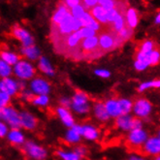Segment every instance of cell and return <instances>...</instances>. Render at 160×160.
Wrapping results in <instances>:
<instances>
[{
  "label": "cell",
  "mask_w": 160,
  "mask_h": 160,
  "mask_svg": "<svg viewBox=\"0 0 160 160\" xmlns=\"http://www.w3.org/2000/svg\"><path fill=\"white\" fill-rule=\"evenodd\" d=\"M98 37H99V48L103 52H111L123 44V41L119 38L118 34H115L111 31L100 33Z\"/></svg>",
  "instance_id": "6da1fadb"
},
{
  "label": "cell",
  "mask_w": 160,
  "mask_h": 160,
  "mask_svg": "<svg viewBox=\"0 0 160 160\" xmlns=\"http://www.w3.org/2000/svg\"><path fill=\"white\" fill-rule=\"evenodd\" d=\"M0 116L3 120L10 125L13 129H18L22 126L21 115L18 114L17 111L12 107H4L0 110Z\"/></svg>",
  "instance_id": "7a4b0ae2"
},
{
  "label": "cell",
  "mask_w": 160,
  "mask_h": 160,
  "mask_svg": "<svg viewBox=\"0 0 160 160\" xmlns=\"http://www.w3.org/2000/svg\"><path fill=\"white\" fill-rule=\"evenodd\" d=\"M147 132H145L142 129H136V130H132L128 135V145L136 149L137 152H143V148H141L144 144H146L147 142Z\"/></svg>",
  "instance_id": "3957f363"
},
{
  "label": "cell",
  "mask_w": 160,
  "mask_h": 160,
  "mask_svg": "<svg viewBox=\"0 0 160 160\" xmlns=\"http://www.w3.org/2000/svg\"><path fill=\"white\" fill-rule=\"evenodd\" d=\"M72 107L74 111H76L79 114H84L89 110L88 106V97L84 92L81 90H77L73 97Z\"/></svg>",
  "instance_id": "277c9868"
},
{
  "label": "cell",
  "mask_w": 160,
  "mask_h": 160,
  "mask_svg": "<svg viewBox=\"0 0 160 160\" xmlns=\"http://www.w3.org/2000/svg\"><path fill=\"white\" fill-rule=\"evenodd\" d=\"M14 72L18 78L24 79V80L31 79L35 74V70L32 65L24 60L18 61L15 65Z\"/></svg>",
  "instance_id": "5b68a950"
},
{
  "label": "cell",
  "mask_w": 160,
  "mask_h": 160,
  "mask_svg": "<svg viewBox=\"0 0 160 160\" xmlns=\"http://www.w3.org/2000/svg\"><path fill=\"white\" fill-rule=\"evenodd\" d=\"M24 152L30 157H32L34 159H37V160H43L47 156L46 150L43 148H41L40 146L31 142V141H28V142L25 143Z\"/></svg>",
  "instance_id": "8992f818"
},
{
  "label": "cell",
  "mask_w": 160,
  "mask_h": 160,
  "mask_svg": "<svg viewBox=\"0 0 160 160\" xmlns=\"http://www.w3.org/2000/svg\"><path fill=\"white\" fill-rule=\"evenodd\" d=\"M12 32L16 38L22 43L23 47H30L34 45V40L32 38V36L29 34V32H27L25 29H23V28L16 25L14 26Z\"/></svg>",
  "instance_id": "52a82bcc"
},
{
  "label": "cell",
  "mask_w": 160,
  "mask_h": 160,
  "mask_svg": "<svg viewBox=\"0 0 160 160\" xmlns=\"http://www.w3.org/2000/svg\"><path fill=\"white\" fill-rule=\"evenodd\" d=\"M134 114L139 118H146L152 111V104L147 99H139L133 106Z\"/></svg>",
  "instance_id": "ba28073f"
},
{
  "label": "cell",
  "mask_w": 160,
  "mask_h": 160,
  "mask_svg": "<svg viewBox=\"0 0 160 160\" xmlns=\"http://www.w3.org/2000/svg\"><path fill=\"white\" fill-rule=\"evenodd\" d=\"M31 89L38 95H47L50 92V84L42 78H36L31 82Z\"/></svg>",
  "instance_id": "9c48e42d"
},
{
  "label": "cell",
  "mask_w": 160,
  "mask_h": 160,
  "mask_svg": "<svg viewBox=\"0 0 160 160\" xmlns=\"http://www.w3.org/2000/svg\"><path fill=\"white\" fill-rule=\"evenodd\" d=\"M143 152L146 154H158L160 153V138L152 137L144 145Z\"/></svg>",
  "instance_id": "30bf717a"
},
{
  "label": "cell",
  "mask_w": 160,
  "mask_h": 160,
  "mask_svg": "<svg viewBox=\"0 0 160 160\" xmlns=\"http://www.w3.org/2000/svg\"><path fill=\"white\" fill-rule=\"evenodd\" d=\"M70 12V9L63 3V1L60 2V6L58 8V10H56L52 16V28H54L58 26L62 21L63 18L66 17V15Z\"/></svg>",
  "instance_id": "8fae6325"
},
{
  "label": "cell",
  "mask_w": 160,
  "mask_h": 160,
  "mask_svg": "<svg viewBox=\"0 0 160 160\" xmlns=\"http://www.w3.org/2000/svg\"><path fill=\"white\" fill-rule=\"evenodd\" d=\"M89 13L100 23H102V24L109 23V22L107 20V11L101 5H97L96 7L92 8Z\"/></svg>",
  "instance_id": "7c38bea8"
},
{
  "label": "cell",
  "mask_w": 160,
  "mask_h": 160,
  "mask_svg": "<svg viewBox=\"0 0 160 160\" xmlns=\"http://www.w3.org/2000/svg\"><path fill=\"white\" fill-rule=\"evenodd\" d=\"M106 109L109 112L110 117H114V118H118L119 116H121V109H120V105H119V101L118 100H115V99H111L108 100L105 103Z\"/></svg>",
  "instance_id": "4fadbf2b"
},
{
  "label": "cell",
  "mask_w": 160,
  "mask_h": 160,
  "mask_svg": "<svg viewBox=\"0 0 160 160\" xmlns=\"http://www.w3.org/2000/svg\"><path fill=\"white\" fill-rule=\"evenodd\" d=\"M0 89L7 92L8 94H10V95H15L17 91L18 90V82H14L11 79L5 78L1 81V83H0Z\"/></svg>",
  "instance_id": "5bb4252c"
},
{
  "label": "cell",
  "mask_w": 160,
  "mask_h": 160,
  "mask_svg": "<svg viewBox=\"0 0 160 160\" xmlns=\"http://www.w3.org/2000/svg\"><path fill=\"white\" fill-rule=\"evenodd\" d=\"M20 115H21V120H22V127H24L25 129H29V130H33L36 127L37 120L32 115L29 114V112H22Z\"/></svg>",
  "instance_id": "9a60e30c"
},
{
  "label": "cell",
  "mask_w": 160,
  "mask_h": 160,
  "mask_svg": "<svg viewBox=\"0 0 160 160\" xmlns=\"http://www.w3.org/2000/svg\"><path fill=\"white\" fill-rule=\"evenodd\" d=\"M94 114H95L96 118L101 121H107L110 118V115L106 109L105 104H102L100 102L96 103L95 106H94Z\"/></svg>",
  "instance_id": "2e32d148"
},
{
  "label": "cell",
  "mask_w": 160,
  "mask_h": 160,
  "mask_svg": "<svg viewBox=\"0 0 160 160\" xmlns=\"http://www.w3.org/2000/svg\"><path fill=\"white\" fill-rule=\"evenodd\" d=\"M58 116L60 117L61 120L63 121V123L68 126V127H73L74 126V119L71 116L70 112L65 109V108H58L56 110Z\"/></svg>",
  "instance_id": "e0dca14e"
},
{
  "label": "cell",
  "mask_w": 160,
  "mask_h": 160,
  "mask_svg": "<svg viewBox=\"0 0 160 160\" xmlns=\"http://www.w3.org/2000/svg\"><path fill=\"white\" fill-rule=\"evenodd\" d=\"M126 23L127 26H129L130 28H134L137 26L138 24V14L137 11L133 8H129L128 10L126 11Z\"/></svg>",
  "instance_id": "ac0fdd59"
},
{
  "label": "cell",
  "mask_w": 160,
  "mask_h": 160,
  "mask_svg": "<svg viewBox=\"0 0 160 160\" xmlns=\"http://www.w3.org/2000/svg\"><path fill=\"white\" fill-rule=\"evenodd\" d=\"M133 118L129 115H121L117 118V125L122 130H131Z\"/></svg>",
  "instance_id": "d6986e66"
},
{
  "label": "cell",
  "mask_w": 160,
  "mask_h": 160,
  "mask_svg": "<svg viewBox=\"0 0 160 160\" xmlns=\"http://www.w3.org/2000/svg\"><path fill=\"white\" fill-rule=\"evenodd\" d=\"M22 52L24 56H26L27 58H29L31 60L37 59L40 55L39 50L37 49L34 45L30 46V47H23V48L22 49Z\"/></svg>",
  "instance_id": "ffe728a7"
},
{
  "label": "cell",
  "mask_w": 160,
  "mask_h": 160,
  "mask_svg": "<svg viewBox=\"0 0 160 160\" xmlns=\"http://www.w3.org/2000/svg\"><path fill=\"white\" fill-rule=\"evenodd\" d=\"M125 22H126V18H124V15L123 13L120 14L117 20L112 23V26H111V32L115 33V34H118V31H120L122 28L125 27Z\"/></svg>",
  "instance_id": "44dd1931"
},
{
  "label": "cell",
  "mask_w": 160,
  "mask_h": 160,
  "mask_svg": "<svg viewBox=\"0 0 160 160\" xmlns=\"http://www.w3.org/2000/svg\"><path fill=\"white\" fill-rule=\"evenodd\" d=\"M156 47H157V45H156V43L154 41H152V40H146V41H144L142 44L140 45V47H139V49H138L137 52L148 54V53L152 52L156 48Z\"/></svg>",
  "instance_id": "7402d4cb"
},
{
  "label": "cell",
  "mask_w": 160,
  "mask_h": 160,
  "mask_svg": "<svg viewBox=\"0 0 160 160\" xmlns=\"http://www.w3.org/2000/svg\"><path fill=\"white\" fill-rule=\"evenodd\" d=\"M8 139L14 145H21L23 143V141H24L23 135L18 129H12L11 132L9 133Z\"/></svg>",
  "instance_id": "603a6c76"
},
{
  "label": "cell",
  "mask_w": 160,
  "mask_h": 160,
  "mask_svg": "<svg viewBox=\"0 0 160 160\" xmlns=\"http://www.w3.org/2000/svg\"><path fill=\"white\" fill-rule=\"evenodd\" d=\"M39 68H40V70L43 73L49 75V76H52V75L54 74L53 69L52 67V65L50 64L49 60L47 59L46 58H44V56L40 58V60H39Z\"/></svg>",
  "instance_id": "cb8c5ba5"
},
{
  "label": "cell",
  "mask_w": 160,
  "mask_h": 160,
  "mask_svg": "<svg viewBox=\"0 0 160 160\" xmlns=\"http://www.w3.org/2000/svg\"><path fill=\"white\" fill-rule=\"evenodd\" d=\"M82 135L88 140H96L98 138V131L90 125L82 126Z\"/></svg>",
  "instance_id": "d4e9b609"
},
{
  "label": "cell",
  "mask_w": 160,
  "mask_h": 160,
  "mask_svg": "<svg viewBox=\"0 0 160 160\" xmlns=\"http://www.w3.org/2000/svg\"><path fill=\"white\" fill-rule=\"evenodd\" d=\"M1 60L5 61L9 65H16L18 62V56L10 52H1Z\"/></svg>",
  "instance_id": "484cf974"
},
{
  "label": "cell",
  "mask_w": 160,
  "mask_h": 160,
  "mask_svg": "<svg viewBox=\"0 0 160 160\" xmlns=\"http://www.w3.org/2000/svg\"><path fill=\"white\" fill-rule=\"evenodd\" d=\"M124 9L122 8V6H121V3L118 6V7H116V8H114V9H112V10H109V11H107V20H108V22H109V23L110 22H114L117 18H118V17L120 15V14H122L121 12L123 11Z\"/></svg>",
  "instance_id": "4316f807"
},
{
  "label": "cell",
  "mask_w": 160,
  "mask_h": 160,
  "mask_svg": "<svg viewBox=\"0 0 160 160\" xmlns=\"http://www.w3.org/2000/svg\"><path fill=\"white\" fill-rule=\"evenodd\" d=\"M118 36L119 37V38H120L122 41L125 42V41L129 40V39L131 38V37L133 36V29L126 25L125 27L122 28V29H121L120 31L118 32Z\"/></svg>",
  "instance_id": "83f0119b"
},
{
  "label": "cell",
  "mask_w": 160,
  "mask_h": 160,
  "mask_svg": "<svg viewBox=\"0 0 160 160\" xmlns=\"http://www.w3.org/2000/svg\"><path fill=\"white\" fill-rule=\"evenodd\" d=\"M118 101H119V105H120V109H121V114L128 115L133 106L131 101H129L127 99H120Z\"/></svg>",
  "instance_id": "f1b7e54d"
},
{
  "label": "cell",
  "mask_w": 160,
  "mask_h": 160,
  "mask_svg": "<svg viewBox=\"0 0 160 160\" xmlns=\"http://www.w3.org/2000/svg\"><path fill=\"white\" fill-rule=\"evenodd\" d=\"M119 4H120V0H104V1L99 3V5H101L106 11L112 10V9L118 7Z\"/></svg>",
  "instance_id": "f546056e"
},
{
  "label": "cell",
  "mask_w": 160,
  "mask_h": 160,
  "mask_svg": "<svg viewBox=\"0 0 160 160\" xmlns=\"http://www.w3.org/2000/svg\"><path fill=\"white\" fill-rule=\"evenodd\" d=\"M71 14L72 16L75 18H78V20H81L82 15L86 13V8H84L82 4L76 6V7H74L71 9Z\"/></svg>",
  "instance_id": "4dcf8cb0"
},
{
  "label": "cell",
  "mask_w": 160,
  "mask_h": 160,
  "mask_svg": "<svg viewBox=\"0 0 160 160\" xmlns=\"http://www.w3.org/2000/svg\"><path fill=\"white\" fill-rule=\"evenodd\" d=\"M159 62H160V49L158 47H156L149 54V63L150 65H156Z\"/></svg>",
  "instance_id": "1f68e13d"
},
{
  "label": "cell",
  "mask_w": 160,
  "mask_h": 160,
  "mask_svg": "<svg viewBox=\"0 0 160 160\" xmlns=\"http://www.w3.org/2000/svg\"><path fill=\"white\" fill-rule=\"evenodd\" d=\"M95 20L92 16H91V14L89 13V12H87L86 11V13H84L83 15H82V18H81V22H82V27H88L92 22H93V21Z\"/></svg>",
  "instance_id": "d6a6232c"
},
{
  "label": "cell",
  "mask_w": 160,
  "mask_h": 160,
  "mask_svg": "<svg viewBox=\"0 0 160 160\" xmlns=\"http://www.w3.org/2000/svg\"><path fill=\"white\" fill-rule=\"evenodd\" d=\"M11 72H12V69L10 67V65L3 60L0 61V74H1V76L3 78L8 77L9 75L11 74Z\"/></svg>",
  "instance_id": "836d02e7"
},
{
  "label": "cell",
  "mask_w": 160,
  "mask_h": 160,
  "mask_svg": "<svg viewBox=\"0 0 160 160\" xmlns=\"http://www.w3.org/2000/svg\"><path fill=\"white\" fill-rule=\"evenodd\" d=\"M80 33H81V35L82 37V39L96 36V31L91 29V28H89V27H82L80 29Z\"/></svg>",
  "instance_id": "e575fe53"
},
{
  "label": "cell",
  "mask_w": 160,
  "mask_h": 160,
  "mask_svg": "<svg viewBox=\"0 0 160 160\" xmlns=\"http://www.w3.org/2000/svg\"><path fill=\"white\" fill-rule=\"evenodd\" d=\"M81 135H79L77 132H75V131L73 129L69 130L67 134H66V140L68 141L69 143H77L80 141Z\"/></svg>",
  "instance_id": "d590c367"
},
{
  "label": "cell",
  "mask_w": 160,
  "mask_h": 160,
  "mask_svg": "<svg viewBox=\"0 0 160 160\" xmlns=\"http://www.w3.org/2000/svg\"><path fill=\"white\" fill-rule=\"evenodd\" d=\"M58 155L63 160H80V158H81L76 152H59Z\"/></svg>",
  "instance_id": "8d00e7d4"
},
{
  "label": "cell",
  "mask_w": 160,
  "mask_h": 160,
  "mask_svg": "<svg viewBox=\"0 0 160 160\" xmlns=\"http://www.w3.org/2000/svg\"><path fill=\"white\" fill-rule=\"evenodd\" d=\"M33 104L34 105H38V106H46L49 103V98L47 95H38L36 96L33 100Z\"/></svg>",
  "instance_id": "74e56055"
},
{
  "label": "cell",
  "mask_w": 160,
  "mask_h": 160,
  "mask_svg": "<svg viewBox=\"0 0 160 160\" xmlns=\"http://www.w3.org/2000/svg\"><path fill=\"white\" fill-rule=\"evenodd\" d=\"M9 102H10V94L1 90L0 91V106H1V108L7 107Z\"/></svg>",
  "instance_id": "f35d334b"
},
{
  "label": "cell",
  "mask_w": 160,
  "mask_h": 160,
  "mask_svg": "<svg viewBox=\"0 0 160 160\" xmlns=\"http://www.w3.org/2000/svg\"><path fill=\"white\" fill-rule=\"evenodd\" d=\"M97 4L99 5L98 0H82V5L87 9V10H91L92 8L96 7Z\"/></svg>",
  "instance_id": "ab89813d"
},
{
  "label": "cell",
  "mask_w": 160,
  "mask_h": 160,
  "mask_svg": "<svg viewBox=\"0 0 160 160\" xmlns=\"http://www.w3.org/2000/svg\"><path fill=\"white\" fill-rule=\"evenodd\" d=\"M80 2H81V0H63V3L66 5L70 10L72 8L80 5Z\"/></svg>",
  "instance_id": "60d3db41"
},
{
  "label": "cell",
  "mask_w": 160,
  "mask_h": 160,
  "mask_svg": "<svg viewBox=\"0 0 160 160\" xmlns=\"http://www.w3.org/2000/svg\"><path fill=\"white\" fill-rule=\"evenodd\" d=\"M141 126H142V121H141V119L133 118L132 123H131V131L136 130V129H141Z\"/></svg>",
  "instance_id": "b9f144b4"
},
{
  "label": "cell",
  "mask_w": 160,
  "mask_h": 160,
  "mask_svg": "<svg viewBox=\"0 0 160 160\" xmlns=\"http://www.w3.org/2000/svg\"><path fill=\"white\" fill-rule=\"evenodd\" d=\"M22 97H23L24 99L28 100V101H32V102H33V100H34V98H35L36 96L33 95V92H31V91H29V90H24L23 93H22Z\"/></svg>",
  "instance_id": "7bdbcfd3"
},
{
  "label": "cell",
  "mask_w": 160,
  "mask_h": 160,
  "mask_svg": "<svg viewBox=\"0 0 160 160\" xmlns=\"http://www.w3.org/2000/svg\"><path fill=\"white\" fill-rule=\"evenodd\" d=\"M75 152H76L80 157H83L84 155L87 154V149L84 147H77L76 149H75Z\"/></svg>",
  "instance_id": "ee69618b"
},
{
  "label": "cell",
  "mask_w": 160,
  "mask_h": 160,
  "mask_svg": "<svg viewBox=\"0 0 160 160\" xmlns=\"http://www.w3.org/2000/svg\"><path fill=\"white\" fill-rule=\"evenodd\" d=\"M152 88V81L142 83V84H141V86L139 87L138 89H139L140 92H142V91H144V90H146V89H148V88Z\"/></svg>",
  "instance_id": "f6af8a7d"
},
{
  "label": "cell",
  "mask_w": 160,
  "mask_h": 160,
  "mask_svg": "<svg viewBox=\"0 0 160 160\" xmlns=\"http://www.w3.org/2000/svg\"><path fill=\"white\" fill-rule=\"evenodd\" d=\"M95 74L101 78H109L110 77V72L107 70H96Z\"/></svg>",
  "instance_id": "bcb514c9"
},
{
  "label": "cell",
  "mask_w": 160,
  "mask_h": 160,
  "mask_svg": "<svg viewBox=\"0 0 160 160\" xmlns=\"http://www.w3.org/2000/svg\"><path fill=\"white\" fill-rule=\"evenodd\" d=\"M6 133H7V126L1 122V123H0V136L4 137Z\"/></svg>",
  "instance_id": "7dc6e473"
},
{
  "label": "cell",
  "mask_w": 160,
  "mask_h": 160,
  "mask_svg": "<svg viewBox=\"0 0 160 160\" xmlns=\"http://www.w3.org/2000/svg\"><path fill=\"white\" fill-rule=\"evenodd\" d=\"M60 104L64 107V108H68V107H70V105H71V102L67 99V98H63V99H61V101H60Z\"/></svg>",
  "instance_id": "c3c4849f"
},
{
  "label": "cell",
  "mask_w": 160,
  "mask_h": 160,
  "mask_svg": "<svg viewBox=\"0 0 160 160\" xmlns=\"http://www.w3.org/2000/svg\"><path fill=\"white\" fill-rule=\"evenodd\" d=\"M72 129L75 131V132H77L79 135H82V126H80V125H74L72 127Z\"/></svg>",
  "instance_id": "681fc988"
},
{
  "label": "cell",
  "mask_w": 160,
  "mask_h": 160,
  "mask_svg": "<svg viewBox=\"0 0 160 160\" xmlns=\"http://www.w3.org/2000/svg\"><path fill=\"white\" fill-rule=\"evenodd\" d=\"M24 88H25V83L22 82H18V90H24Z\"/></svg>",
  "instance_id": "f907efd6"
},
{
  "label": "cell",
  "mask_w": 160,
  "mask_h": 160,
  "mask_svg": "<svg viewBox=\"0 0 160 160\" xmlns=\"http://www.w3.org/2000/svg\"><path fill=\"white\" fill-rule=\"evenodd\" d=\"M152 88H160V80H156V81H152Z\"/></svg>",
  "instance_id": "816d5d0a"
},
{
  "label": "cell",
  "mask_w": 160,
  "mask_h": 160,
  "mask_svg": "<svg viewBox=\"0 0 160 160\" xmlns=\"http://www.w3.org/2000/svg\"><path fill=\"white\" fill-rule=\"evenodd\" d=\"M155 23L156 24H160V12L158 13V15L155 18Z\"/></svg>",
  "instance_id": "f5cc1de1"
},
{
  "label": "cell",
  "mask_w": 160,
  "mask_h": 160,
  "mask_svg": "<svg viewBox=\"0 0 160 160\" xmlns=\"http://www.w3.org/2000/svg\"><path fill=\"white\" fill-rule=\"evenodd\" d=\"M129 160H145L143 158H139V157H136V156H132L131 158H129Z\"/></svg>",
  "instance_id": "db71d44e"
},
{
  "label": "cell",
  "mask_w": 160,
  "mask_h": 160,
  "mask_svg": "<svg viewBox=\"0 0 160 160\" xmlns=\"http://www.w3.org/2000/svg\"><path fill=\"white\" fill-rule=\"evenodd\" d=\"M155 160H160V156H158V157H156V158H155Z\"/></svg>",
  "instance_id": "11a10c76"
},
{
  "label": "cell",
  "mask_w": 160,
  "mask_h": 160,
  "mask_svg": "<svg viewBox=\"0 0 160 160\" xmlns=\"http://www.w3.org/2000/svg\"><path fill=\"white\" fill-rule=\"evenodd\" d=\"M98 1H99V3H100V2H102V1H104V0H98Z\"/></svg>",
  "instance_id": "9f6ffc18"
},
{
  "label": "cell",
  "mask_w": 160,
  "mask_h": 160,
  "mask_svg": "<svg viewBox=\"0 0 160 160\" xmlns=\"http://www.w3.org/2000/svg\"><path fill=\"white\" fill-rule=\"evenodd\" d=\"M158 136H159V138H160V130H159V132H158Z\"/></svg>",
  "instance_id": "6f0895ef"
}]
</instances>
